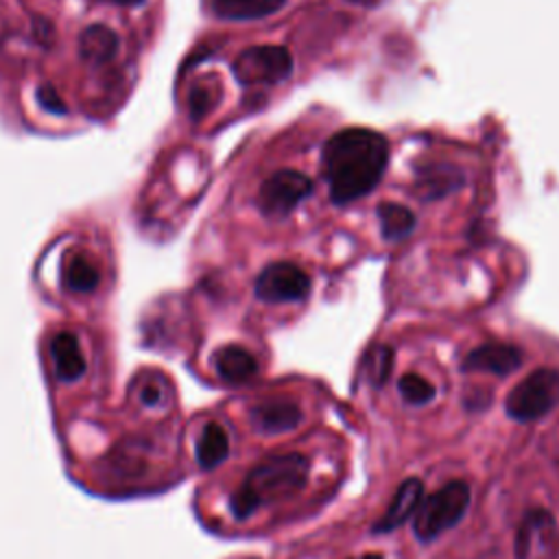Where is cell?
<instances>
[{"instance_id": "cell-1", "label": "cell", "mask_w": 559, "mask_h": 559, "mask_svg": "<svg viewBox=\"0 0 559 559\" xmlns=\"http://www.w3.org/2000/svg\"><path fill=\"white\" fill-rule=\"evenodd\" d=\"M323 177L334 203H349L369 194L384 175L389 144L371 129H345L323 146Z\"/></svg>"}, {"instance_id": "cell-2", "label": "cell", "mask_w": 559, "mask_h": 559, "mask_svg": "<svg viewBox=\"0 0 559 559\" xmlns=\"http://www.w3.org/2000/svg\"><path fill=\"white\" fill-rule=\"evenodd\" d=\"M308 459L299 452L275 454L258 463L229 498L234 518L247 520L258 507L295 496L308 480Z\"/></svg>"}, {"instance_id": "cell-3", "label": "cell", "mask_w": 559, "mask_h": 559, "mask_svg": "<svg viewBox=\"0 0 559 559\" xmlns=\"http://www.w3.org/2000/svg\"><path fill=\"white\" fill-rule=\"evenodd\" d=\"M469 504V487L463 480H450L439 491L424 498L415 511L413 528L421 542H430L445 528H452Z\"/></svg>"}, {"instance_id": "cell-4", "label": "cell", "mask_w": 559, "mask_h": 559, "mask_svg": "<svg viewBox=\"0 0 559 559\" xmlns=\"http://www.w3.org/2000/svg\"><path fill=\"white\" fill-rule=\"evenodd\" d=\"M559 404V371L550 367L535 369L518 382L507 400L504 411L518 421H533L544 417Z\"/></svg>"}, {"instance_id": "cell-5", "label": "cell", "mask_w": 559, "mask_h": 559, "mask_svg": "<svg viewBox=\"0 0 559 559\" xmlns=\"http://www.w3.org/2000/svg\"><path fill=\"white\" fill-rule=\"evenodd\" d=\"M234 74L242 85L280 83L290 76L293 59L284 46H251L234 61Z\"/></svg>"}, {"instance_id": "cell-6", "label": "cell", "mask_w": 559, "mask_h": 559, "mask_svg": "<svg viewBox=\"0 0 559 559\" xmlns=\"http://www.w3.org/2000/svg\"><path fill=\"white\" fill-rule=\"evenodd\" d=\"M312 190V181L299 170H277L258 190V207L269 218L288 216Z\"/></svg>"}, {"instance_id": "cell-7", "label": "cell", "mask_w": 559, "mask_h": 559, "mask_svg": "<svg viewBox=\"0 0 559 559\" xmlns=\"http://www.w3.org/2000/svg\"><path fill=\"white\" fill-rule=\"evenodd\" d=\"M310 290L308 273L293 262H273L255 280V295L266 304L299 301Z\"/></svg>"}, {"instance_id": "cell-8", "label": "cell", "mask_w": 559, "mask_h": 559, "mask_svg": "<svg viewBox=\"0 0 559 559\" xmlns=\"http://www.w3.org/2000/svg\"><path fill=\"white\" fill-rule=\"evenodd\" d=\"M522 365V352L511 343H485L472 349L465 360V371H489L496 376H507Z\"/></svg>"}, {"instance_id": "cell-9", "label": "cell", "mask_w": 559, "mask_h": 559, "mask_svg": "<svg viewBox=\"0 0 559 559\" xmlns=\"http://www.w3.org/2000/svg\"><path fill=\"white\" fill-rule=\"evenodd\" d=\"M50 358L55 365V376L61 382H74L85 373V358L79 338L72 332H57L50 341Z\"/></svg>"}, {"instance_id": "cell-10", "label": "cell", "mask_w": 559, "mask_h": 559, "mask_svg": "<svg viewBox=\"0 0 559 559\" xmlns=\"http://www.w3.org/2000/svg\"><path fill=\"white\" fill-rule=\"evenodd\" d=\"M421 489H424V485H421L419 478H406L397 487V491H395L393 500L389 502V509L384 511V515L373 524V531L376 533H386V531H393V528L402 526L417 511V507L421 502Z\"/></svg>"}, {"instance_id": "cell-11", "label": "cell", "mask_w": 559, "mask_h": 559, "mask_svg": "<svg viewBox=\"0 0 559 559\" xmlns=\"http://www.w3.org/2000/svg\"><path fill=\"white\" fill-rule=\"evenodd\" d=\"M251 421L262 432H286L301 424V408L290 400H266L253 406Z\"/></svg>"}, {"instance_id": "cell-12", "label": "cell", "mask_w": 559, "mask_h": 559, "mask_svg": "<svg viewBox=\"0 0 559 559\" xmlns=\"http://www.w3.org/2000/svg\"><path fill=\"white\" fill-rule=\"evenodd\" d=\"M214 367L221 380L229 384H242L258 373L255 356L240 345H225L214 354Z\"/></svg>"}, {"instance_id": "cell-13", "label": "cell", "mask_w": 559, "mask_h": 559, "mask_svg": "<svg viewBox=\"0 0 559 559\" xmlns=\"http://www.w3.org/2000/svg\"><path fill=\"white\" fill-rule=\"evenodd\" d=\"M118 52V35L105 24H92L79 35V55L90 63H105Z\"/></svg>"}, {"instance_id": "cell-14", "label": "cell", "mask_w": 559, "mask_h": 559, "mask_svg": "<svg viewBox=\"0 0 559 559\" xmlns=\"http://www.w3.org/2000/svg\"><path fill=\"white\" fill-rule=\"evenodd\" d=\"M229 454V437L225 428L216 421L205 424L201 437L197 441V461L203 469L218 467Z\"/></svg>"}, {"instance_id": "cell-15", "label": "cell", "mask_w": 559, "mask_h": 559, "mask_svg": "<svg viewBox=\"0 0 559 559\" xmlns=\"http://www.w3.org/2000/svg\"><path fill=\"white\" fill-rule=\"evenodd\" d=\"M286 0H212V11L223 20H260L284 7Z\"/></svg>"}, {"instance_id": "cell-16", "label": "cell", "mask_w": 559, "mask_h": 559, "mask_svg": "<svg viewBox=\"0 0 559 559\" xmlns=\"http://www.w3.org/2000/svg\"><path fill=\"white\" fill-rule=\"evenodd\" d=\"M61 280H63V286L68 290H74V293H90L98 286L100 282V275H98V269L96 264L83 255V253H74L66 260L63 264V273H61Z\"/></svg>"}, {"instance_id": "cell-17", "label": "cell", "mask_w": 559, "mask_h": 559, "mask_svg": "<svg viewBox=\"0 0 559 559\" xmlns=\"http://www.w3.org/2000/svg\"><path fill=\"white\" fill-rule=\"evenodd\" d=\"M378 218H380V231L386 240H400L408 236L411 229L415 227L413 212L397 203H382L378 207Z\"/></svg>"}, {"instance_id": "cell-18", "label": "cell", "mask_w": 559, "mask_h": 559, "mask_svg": "<svg viewBox=\"0 0 559 559\" xmlns=\"http://www.w3.org/2000/svg\"><path fill=\"white\" fill-rule=\"evenodd\" d=\"M397 389H400L402 397L406 402H411V404H426V402H430L435 397V386L426 378H421L417 373L402 376L400 382H397Z\"/></svg>"}, {"instance_id": "cell-19", "label": "cell", "mask_w": 559, "mask_h": 559, "mask_svg": "<svg viewBox=\"0 0 559 559\" xmlns=\"http://www.w3.org/2000/svg\"><path fill=\"white\" fill-rule=\"evenodd\" d=\"M214 90L205 83H199L192 87L190 92V118L192 120H201L212 107H214Z\"/></svg>"}, {"instance_id": "cell-20", "label": "cell", "mask_w": 559, "mask_h": 559, "mask_svg": "<svg viewBox=\"0 0 559 559\" xmlns=\"http://www.w3.org/2000/svg\"><path fill=\"white\" fill-rule=\"evenodd\" d=\"M391 365H393V352L389 347H378L373 352V362H371V378L376 384H382L389 378Z\"/></svg>"}, {"instance_id": "cell-21", "label": "cell", "mask_w": 559, "mask_h": 559, "mask_svg": "<svg viewBox=\"0 0 559 559\" xmlns=\"http://www.w3.org/2000/svg\"><path fill=\"white\" fill-rule=\"evenodd\" d=\"M37 100H39V105H41L44 109H48V111H52V114H63V111H66V105L61 103L57 90L50 87V85H41V87L37 90Z\"/></svg>"}, {"instance_id": "cell-22", "label": "cell", "mask_w": 559, "mask_h": 559, "mask_svg": "<svg viewBox=\"0 0 559 559\" xmlns=\"http://www.w3.org/2000/svg\"><path fill=\"white\" fill-rule=\"evenodd\" d=\"M140 400L142 404L146 406H155L159 400H162V391L157 384H146L142 391H140Z\"/></svg>"}, {"instance_id": "cell-23", "label": "cell", "mask_w": 559, "mask_h": 559, "mask_svg": "<svg viewBox=\"0 0 559 559\" xmlns=\"http://www.w3.org/2000/svg\"><path fill=\"white\" fill-rule=\"evenodd\" d=\"M105 2H114V4H120V7H138L144 0H105Z\"/></svg>"}, {"instance_id": "cell-24", "label": "cell", "mask_w": 559, "mask_h": 559, "mask_svg": "<svg viewBox=\"0 0 559 559\" xmlns=\"http://www.w3.org/2000/svg\"><path fill=\"white\" fill-rule=\"evenodd\" d=\"M362 559H382V557L380 555H365Z\"/></svg>"}]
</instances>
